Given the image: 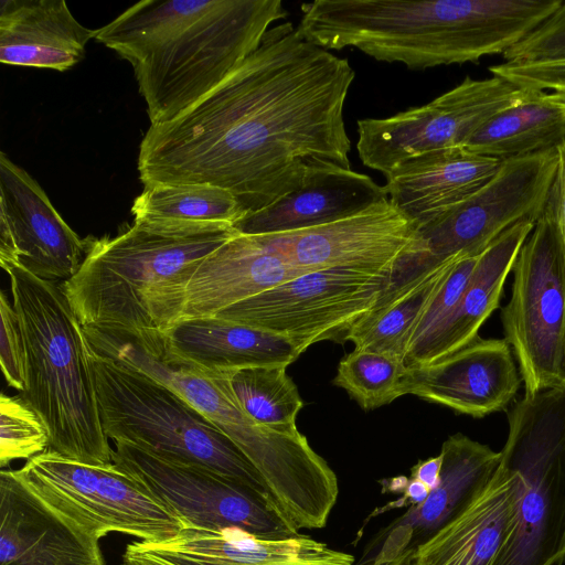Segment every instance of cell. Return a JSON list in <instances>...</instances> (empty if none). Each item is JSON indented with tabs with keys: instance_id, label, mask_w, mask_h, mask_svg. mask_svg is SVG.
Wrapping results in <instances>:
<instances>
[{
	"instance_id": "1",
	"label": "cell",
	"mask_w": 565,
	"mask_h": 565,
	"mask_svg": "<svg viewBox=\"0 0 565 565\" xmlns=\"http://www.w3.org/2000/svg\"><path fill=\"white\" fill-rule=\"evenodd\" d=\"M354 77L347 58L308 41L290 21L273 25L198 104L150 125L139 179L145 186H216L248 214L300 189L322 163L351 168L343 109Z\"/></svg>"
},
{
	"instance_id": "2",
	"label": "cell",
	"mask_w": 565,
	"mask_h": 565,
	"mask_svg": "<svg viewBox=\"0 0 565 565\" xmlns=\"http://www.w3.org/2000/svg\"><path fill=\"white\" fill-rule=\"evenodd\" d=\"M287 15L281 0H143L95 40L129 62L150 125H159L217 87Z\"/></svg>"
},
{
	"instance_id": "20",
	"label": "cell",
	"mask_w": 565,
	"mask_h": 565,
	"mask_svg": "<svg viewBox=\"0 0 565 565\" xmlns=\"http://www.w3.org/2000/svg\"><path fill=\"white\" fill-rule=\"evenodd\" d=\"M387 200L385 188L369 175L326 162L310 172L300 189L246 214L234 228L245 235L299 231L352 216Z\"/></svg>"
},
{
	"instance_id": "13",
	"label": "cell",
	"mask_w": 565,
	"mask_h": 565,
	"mask_svg": "<svg viewBox=\"0 0 565 565\" xmlns=\"http://www.w3.org/2000/svg\"><path fill=\"white\" fill-rule=\"evenodd\" d=\"M530 92L493 75L467 76L430 103L386 118L358 120L359 157L364 166L386 175L413 157L463 147L486 121L523 102Z\"/></svg>"
},
{
	"instance_id": "4",
	"label": "cell",
	"mask_w": 565,
	"mask_h": 565,
	"mask_svg": "<svg viewBox=\"0 0 565 565\" xmlns=\"http://www.w3.org/2000/svg\"><path fill=\"white\" fill-rule=\"evenodd\" d=\"M236 234L231 225L134 222L114 237L86 239L78 271L62 287L82 327L166 332L199 264Z\"/></svg>"
},
{
	"instance_id": "37",
	"label": "cell",
	"mask_w": 565,
	"mask_h": 565,
	"mask_svg": "<svg viewBox=\"0 0 565 565\" xmlns=\"http://www.w3.org/2000/svg\"><path fill=\"white\" fill-rule=\"evenodd\" d=\"M556 170L545 209L554 216L565 242V140L556 147Z\"/></svg>"
},
{
	"instance_id": "26",
	"label": "cell",
	"mask_w": 565,
	"mask_h": 565,
	"mask_svg": "<svg viewBox=\"0 0 565 565\" xmlns=\"http://www.w3.org/2000/svg\"><path fill=\"white\" fill-rule=\"evenodd\" d=\"M536 221L515 223L482 250L457 305L414 367L446 358L479 338L482 324L500 307L505 280Z\"/></svg>"
},
{
	"instance_id": "22",
	"label": "cell",
	"mask_w": 565,
	"mask_h": 565,
	"mask_svg": "<svg viewBox=\"0 0 565 565\" xmlns=\"http://www.w3.org/2000/svg\"><path fill=\"white\" fill-rule=\"evenodd\" d=\"M502 160L463 147L413 157L385 175L390 201L418 226L465 201L499 171Z\"/></svg>"
},
{
	"instance_id": "24",
	"label": "cell",
	"mask_w": 565,
	"mask_h": 565,
	"mask_svg": "<svg viewBox=\"0 0 565 565\" xmlns=\"http://www.w3.org/2000/svg\"><path fill=\"white\" fill-rule=\"evenodd\" d=\"M520 495L516 472L500 459L482 494L415 552V565H492L513 527Z\"/></svg>"
},
{
	"instance_id": "7",
	"label": "cell",
	"mask_w": 565,
	"mask_h": 565,
	"mask_svg": "<svg viewBox=\"0 0 565 565\" xmlns=\"http://www.w3.org/2000/svg\"><path fill=\"white\" fill-rule=\"evenodd\" d=\"M501 461L520 480L511 533L492 565L565 562V387L523 395L507 412Z\"/></svg>"
},
{
	"instance_id": "32",
	"label": "cell",
	"mask_w": 565,
	"mask_h": 565,
	"mask_svg": "<svg viewBox=\"0 0 565 565\" xmlns=\"http://www.w3.org/2000/svg\"><path fill=\"white\" fill-rule=\"evenodd\" d=\"M50 448L45 423L21 396L0 397V465L15 459H31Z\"/></svg>"
},
{
	"instance_id": "35",
	"label": "cell",
	"mask_w": 565,
	"mask_h": 565,
	"mask_svg": "<svg viewBox=\"0 0 565 565\" xmlns=\"http://www.w3.org/2000/svg\"><path fill=\"white\" fill-rule=\"evenodd\" d=\"M0 362L9 386L24 390V342L20 320L13 303L4 292L0 294Z\"/></svg>"
},
{
	"instance_id": "16",
	"label": "cell",
	"mask_w": 565,
	"mask_h": 565,
	"mask_svg": "<svg viewBox=\"0 0 565 565\" xmlns=\"http://www.w3.org/2000/svg\"><path fill=\"white\" fill-rule=\"evenodd\" d=\"M439 483L418 505L381 529L365 546L355 565H388L431 540L461 515L486 490L501 454L460 433L441 446Z\"/></svg>"
},
{
	"instance_id": "33",
	"label": "cell",
	"mask_w": 565,
	"mask_h": 565,
	"mask_svg": "<svg viewBox=\"0 0 565 565\" xmlns=\"http://www.w3.org/2000/svg\"><path fill=\"white\" fill-rule=\"evenodd\" d=\"M481 253L460 256L452 263L447 276L430 299L411 335L405 353L407 367L417 365L434 334L454 310Z\"/></svg>"
},
{
	"instance_id": "31",
	"label": "cell",
	"mask_w": 565,
	"mask_h": 565,
	"mask_svg": "<svg viewBox=\"0 0 565 565\" xmlns=\"http://www.w3.org/2000/svg\"><path fill=\"white\" fill-rule=\"evenodd\" d=\"M406 372L401 359L354 348L340 361L332 384L343 388L362 409L372 411L405 395Z\"/></svg>"
},
{
	"instance_id": "17",
	"label": "cell",
	"mask_w": 565,
	"mask_h": 565,
	"mask_svg": "<svg viewBox=\"0 0 565 565\" xmlns=\"http://www.w3.org/2000/svg\"><path fill=\"white\" fill-rule=\"evenodd\" d=\"M351 554L310 536L273 540L238 529L183 527L157 542L127 544L121 565H353Z\"/></svg>"
},
{
	"instance_id": "40",
	"label": "cell",
	"mask_w": 565,
	"mask_h": 565,
	"mask_svg": "<svg viewBox=\"0 0 565 565\" xmlns=\"http://www.w3.org/2000/svg\"><path fill=\"white\" fill-rule=\"evenodd\" d=\"M546 98L551 103L565 109V87L555 89L552 93H546Z\"/></svg>"
},
{
	"instance_id": "34",
	"label": "cell",
	"mask_w": 565,
	"mask_h": 565,
	"mask_svg": "<svg viewBox=\"0 0 565 565\" xmlns=\"http://www.w3.org/2000/svg\"><path fill=\"white\" fill-rule=\"evenodd\" d=\"M503 57L505 62L519 63L565 60V1Z\"/></svg>"
},
{
	"instance_id": "36",
	"label": "cell",
	"mask_w": 565,
	"mask_h": 565,
	"mask_svg": "<svg viewBox=\"0 0 565 565\" xmlns=\"http://www.w3.org/2000/svg\"><path fill=\"white\" fill-rule=\"evenodd\" d=\"M493 76L509 81L520 88L544 90L565 87V60L519 63L503 62L489 67Z\"/></svg>"
},
{
	"instance_id": "39",
	"label": "cell",
	"mask_w": 565,
	"mask_h": 565,
	"mask_svg": "<svg viewBox=\"0 0 565 565\" xmlns=\"http://www.w3.org/2000/svg\"><path fill=\"white\" fill-rule=\"evenodd\" d=\"M441 465L443 456L440 452L435 457L418 460L411 469V478L419 480L433 490L439 483Z\"/></svg>"
},
{
	"instance_id": "5",
	"label": "cell",
	"mask_w": 565,
	"mask_h": 565,
	"mask_svg": "<svg viewBox=\"0 0 565 565\" xmlns=\"http://www.w3.org/2000/svg\"><path fill=\"white\" fill-rule=\"evenodd\" d=\"M24 342L21 398L45 423L50 448L92 465L113 461L98 409L83 327L62 284L7 267Z\"/></svg>"
},
{
	"instance_id": "8",
	"label": "cell",
	"mask_w": 565,
	"mask_h": 565,
	"mask_svg": "<svg viewBox=\"0 0 565 565\" xmlns=\"http://www.w3.org/2000/svg\"><path fill=\"white\" fill-rule=\"evenodd\" d=\"M556 148L502 161L497 174L465 201L417 226L386 291L459 256L481 253L501 233L544 211L556 170Z\"/></svg>"
},
{
	"instance_id": "19",
	"label": "cell",
	"mask_w": 565,
	"mask_h": 565,
	"mask_svg": "<svg viewBox=\"0 0 565 565\" xmlns=\"http://www.w3.org/2000/svg\"><path fill=\"white\" fill-rule=\"evenodd\" d=\"M98 539L0 471V565H105Z\"/></svg>"
},
{
	"instance_id": "28",
	"label": "cell",
	"mask_w": 565,
	"mask_h": 565,
	"mask_svg": "<svg viewBox=\"0 0 565 565\" xmlns=\"http://www.w3.org/2000/svg\"><path fill=\"white\" fill-rule=\"evenodd\" d=\"M457 258L384 292L377 303L352 326L344 341L352 342L354 348L384 353L405 362L411 335Z\"/></svg>"
},
{
	"instance_id": "29",
	"label": "cell",
	"mask_w": 565,
	"mask_h": 565,
	"mask_svg": "<svg viewBox=\"0 0 565 565\" xmlns=\"http://www.w3.org/2000/svg\"><path fill=\"white\" fill-rule=\"evenodd\" d=\"M131 213L135 222L157 226H234L246 215L232 193L206 184L145 186Z\"/></svg>"
},
{
	"instance_id": "38",
	"label": "cell",
	"mask_w": 565,
	"mask_h": 565,
	"mask_svg": "<svg viewBox=\"0 0 565 565\" xmlns=\"http://www.w3.org/2000/svg\"><path fill=\"white\" fill-rule=\"evenodd\" d=\"M431 490L425 486L423 482L416 479H408L403 489V495L396 501L387 503L385 507L379 508L374 510V512L370 515L374 516L381 513H384L388 510L402 508V507H414L422 504L426 498L428 497ZM369 518V519H370Z\"/></svg>"
},
{
	"instance_id": "30",
	"label": "cell",
	"mask_w": 565,
	"mask_h": 565,
	"mask_svg": "<svg viewBox=\"0 0 565 565\" xmlns=\"http://www.w3.org/2000/svg\"><path fill=\"white\" fill-rule=\"evenodd\" d=\"M230 373L232 391L242 409L271 429L298 433L297 416L303 406L287 365H266Z\"/></svg>"
},
{
	"instance_id": "15",
	"label": "cell",
	"mask_w": 565,
	"mask_h": 565,
	"mask_svg": "<svg viewBox=\"0 0 565 565\" xmlns=\"http://www.w3.org/2000/svg\"><path fill=\"white\" fill-rule=\"evenodd\" d=\"M87 249L39 183L0 153V264L56 282L79 269Z\"/></svg>"
},
{
	"instance_id": "25",
	"label": "cell",
	"mask_w": 565,
	"mask_h": 565,
	"mask_svg": "<svg viewBox=\"0 0 565 565\" xmlns=\"http://www.w3.org/2000/svg\"><path fill=\"white\" fill-rule=\"evenodd\" d=\"M163 335L172 352L215 372L288 366L303 353L284 335L218 317L179 321Z\"/></svg>"
},
{
	"instance_id": "27",
	"label": "cell",
	"mask_w": 565,
	"mask_h": 565,
	"mask_svg": "<svg viewBox=\"0 0 565 565\" xmlns=\"http://www.w3.org/2000/svg\"><path fill=\"white\" fill-rule=\"evenodd\" d=\"M565 140V109L544 90L531 89L521 103L486 121L463 148L478 156L508 160L556 148Z\"/></svg>"
},
{
	"instance_id": "3",
	"label": "cell",
	"mask_w": 565,
	"mask_h": 565,
	"mask_svg": "<svg viewBox=\"0 0 565 565\" xmlns=\"http://www.w3.org/2000/svg\"><path fill=\"white\" fill-rule=\"evenodd\" d=\"M563 0H316L298 28L324 50L354 47L411 70L504 54Z\"/></svg>"
},
{
	"instance_id": "18",
	"label": "cell",
	"mask_w": 565,
	"mask_h": 565,
	"mask_svg": "<svg viewBox=\"0 0 565 565\" xmlns=\"http://www.w3.org/2000/svg\"><path fill=\"white\" fill-rule=\"evenodd\" d=\"M522 377L505 339L478 338L433 363L407 367L405 395L482 418L507 411Z\"/></svg>"
},
{
	"instance_id": "10",
	"label": "cell",
	"mask_w": 565,
	"mask_h": 565,
	"mask_svg": "<svg viewBox=\"0 0 565 565\" xmlns=\"http://www.w3.org/2000/svg\"><path fill=\"white\" fill-rule=\"evenodd\" d=\"M18 473L44 502L98 540L120 532L157 542L183 529L166 505L115 462L92 465L47 449Z\"/></svg>"
},
{
	"instance_id": "11",
	"label": "cell",
	"mask_w": 565,
	"mask_h": 565,
	"mask_svg": "<svg viewBox=\"0 0 565 565\" xmlns=\"http://www.w3.org/2000/svg\"><path fill=\"white\" fill-rule=\"evenodd\" d=\"M113 461L138 479L183 527L238 529L285 540L300 536L271 498L207 468L158 457L128 443H115Z\"/></svg>"
},
{
	"instance_id": "23",
	"label": "cell",
	"mask_w": 565,
	"mask_h": 565,
	"mask_svg": "<svg viewBox=\"0 0 565 565\" xmlns=\"http://www.w3.org/2000/svg\"><path fill=\"white\" fill-rule=\"evenodd\" d=\"M95 30L82 25L64 0H1L0 62L64 72L84 55Z\"/></svg>"
},
{
	"instance_id": "21",
	"label": "cell",
	"mask_w": 565,
	"mask_h": 565,
	"mask_svg": "<svg viewBox=\"0 0 565 565\" xmlns=\"http://www.w3.org/2000/svg\"><path fill=\"white\" fill-rule=\"evenodd\" d=\"M305 273L268 249L257 235L238 233L199 264L186 285L179 321L213 317Z\"/></svg>"
},
{
	"instance_id": "9",
	"label": "cell",
	"mask_w": 565,
	"mask_h": 565,
	"mask_svg": "<svg viewBox=\"0 0 565 565\" xmlns=\"http://www.w3.org/2000/svg\"><path fill=\"white\" fill-rule=\"evenodd\" d=\"M512 273L511 297L501 309V322L524 395L565 387V242L545 207Z\"/></svg>"
},
{
	"instance_id": "6",
	"label": "cell",
	"mask_w": 565,
	"mask_h": 565,
	"mask_svg": "<svg viewBox=\"0 0 565 565\" xmlns=\"http://www.w3.org/2000/svg\"><path fill=\"white\" fill-rule=\"evenodd\" d=\"M87 354L108 439L207 468L268 494L262 476L235 443L173 390L97 353L88 342Z\"/></svg>"
},
{
	"instance_id": "12",
	"label": "cell",
	"mask_w": 565,
	"mask_h": 565,
	"mask_svg": "<svg viewBox=\"0 0 565 565\" xmlns=\"http://www.w3.org/2000/svg\"><path fill=\"white\" fill-rule=\"evenodd\" d=\"M390 276L326 268L305 273L233 305L213 317L284 335L305 352L326 341H344L352 326L381 299Z\"/></svg>"
},
{
	"instance_id": "41",
	"label": "cell",
	"mask_w": 565,
	"mask_h": 565,
	"mask_svg": "<svg viewBox=\"0 0 565 565\" xmlns=\"http://www.w3.org/2000/svg\"><path fill=\"white\" fill-rule=\"evenodd\" d=\"M388 565H415V552H407Z\"/></svg>"
},
{
	"instance_id": "14",
	"label": "cell",
	"mask_w": 565,
	"mask_h": 565,
	"mask_svg": "<svg viewBox=\"0 0 565 565\" xmlns=\"http://www.w3.org/2000/svg\"><path fill=\"white\" fill-rule=\"evenodd\" d=\"M416 231L415 222L387 200L324 225L257 236L303 271L349 268L391 277L413 248Z\"/></svg>"
}]
</instances>
